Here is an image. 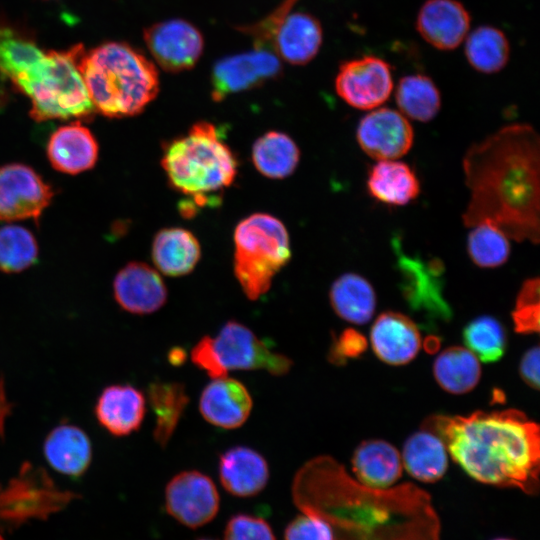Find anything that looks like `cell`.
Here are the masks:
<instances>
[{"label": "cell", "mask_w": 540, "mask_h": 540, "mask_svg": "<svg viewBox=\"0 0 540 540\" xmlns=\"http://www.w3.org/2000/svg\"><path fill=\"white\" fill-rule=\"evenodd\" d=\"M292 493L303 513L329 524L333 540L440 539V521L425 490L412 483L364 485L328 455L314 457L299 469Z\"/></svg>", "instance_id": "1"}, {"label": "cell", "mask_w": 540, "mask_h": 540, "mask_svg": "<svg viewBox=\"0 0 540 540\" xmlns=\"http://www.w3.org/2000/svg\"><path fill=\"white\" fill-rule=\"evenodd\" d=\"M470 191L463 224L490 223L510 240L540 239V139L529 124L506 125L467 150L462 161Z\"/></svg>", "instance_id": "2"}, {"label": "cell", "mask_w": 540, "mask_h": 540, "mask_svg": "<svg viewBox=\"0 0 540 540\" xmlns=\"http://www.w3.org/2000/svg\"><path fill=\"white\" fill-rule=\"evenodd\" d=\"M422 427L442 439L448 454L474 480L538 493L540 430L524 412L510 408L435 414Z\"/></svg>", "instance_id": "3"}, {"label": "cell", "mask_w": 540, "mask_h": 540, "mask_svg": "<svg viewBox=\"0 0 540 540\" xmlns=\"http://www.w3.org/2000/svg\"><path fill=\"white\" fill-rule=\"evenodd\" d=\"M77 67L94 109L108 117L136 115L159 92L154 63L124 42H107L88 52L82 48Z\"/></svg>", "instance_id": "4"}, {"label": "cell", "mask_w": 540, "mask_h": 540, "mask_svg": "<svg viewBox=\"0 0 540 540\" xmlns=\"http://www.w3.org/2000/svg\"><path fill=\"white\" fill-rule=\"evenodd\" d=\"M161 164L172 188L192 200L180 205L184 216L218 201V193L234 182L238 170L220 129L207 121L196 122L185 135L167 143Z\"/></svg>", "instance_id": "5"}, {"label": "cell", "mask_w": 540, "mask_h": 540, "mask_svg": "<svg viewBox=\"0 0 540 540\" xmlns=\"http://www.w3.org/2000/svg\"><path fill=\"white\" fill-rule=\"evenodd\" d=\"M82 48L44 52L11 80L30 99L35 120L79 118L94 111L77 67Z\"/></svg>", "instance_id": "6"}, {"label": "cell", "mask_w": 540, "mask_h": 540, "mask_svg": "<svg viewBox=\"0 0 540 540\" xmlns=\"http://www.w3.org/2000/svg\"><path fill=\"white\" fill-rule=\"evenodd\" d=\"M234 244L235 276L246 297L256 300L291 258L288 231L276 217L255 213L237 224Z\"/></svg>", "instance_id": "7"}, {"label": "cell", "mask_w": 540, "mask_h": 540, "mask_svg": "<svg viewBox=\"0 0 540 540\" xmlns=\"http://www.w3.org/2000/svg\"><path fill=\"white\" fill-rule=\"evenodd\" d=\"M74 494L58 489L41 469L25 464L19 475L0 487V519L20 524L62 509Z\"/></svg>", "instance_id": "8"}, {"label": "cell", "mask_w": 540, "mask_h": 540, "mask_svg": "<svg viewBox=\"0 0 540 540\" xmlns=\"http://www.w3.org/2000/svg\"><path fill=\"white\" fill-rule=\"evenodd\" d=\"M214 350L222 366L229 370H264L273 376H283L292 368V360L271 350L244 324L230 320L213 338Z\"/></svg>", "instance_id": "9"}, {"label": "cell", "mask_w": 540, "mask_h": 540, "mask_svg": "<svg viewBox=\"0 0 540 540\" xmlns=\"http://www.w3.org/2000/svg\"><path fill=\"white\" fill-rule=\"evenodd\" d=\"M393 87L390 64L374 55L341 63L335 77L338 96L349 106L360 110L380 107L389 99Z\"/></svg>", "instance_id": "10"}, {"label": "cell", "mask_w": 540, "mask_h": 540, "mask_svg": "<svg viewBox=\"0 0 540 540\" xmlns=\"http://www.w3.org/2000/svg\"><path fill=\"white\" fill-rule=\"evenodd\" d=\"M282 71L281 60L271 50H253L219 59L211 71V97L215 102L227 96L250 90L277 78Z\"/></svg>", "instance_id": "11"}, {"label": "cell", "mask_w": 540, "mask_h": 540, "mask_svg": "<svg viewBox=\"0 0 540 540\" xmlns=\"http://www.w3.org/2000/svg\"><path fill=\"white\" fill-rule=\"evenodd\" d=\"M143 37L157 65L169 73L192 69L204 49L201 31L179 18L152 24L144 30Z\"/></svg>", "instance_id": "12"}, {"label": "cell", "mask_w": 540, "mask_h": 540, "mask_svg": "<svg viewBox=\"0 0 540 540\" xmlns=\"http://www.w3.org/2000/svg\"><path fill=\"white\" fill-rule=\"evenodd\" d=\"M165 508L182 525L198 528L217 515L219 494L207 475L196 470L183 471L166 485Z\"/></svg>", "instance_id": "13"}, {"label": "cell", "mask_w": 540, "mask_h": 540, "mask_svg": "<svg viewBox=\"0 0 540 540\" xmlns=\"http://www.w3.org/2000/svg\"><path fill=\"white\" fill-rule=\"evenodd\" d=\"M356 139L362 151L379 160H396L406 155L414 141V131L397 110L378 107L370 110L359 122Z\"/></svg>", "instance_id": "14"}, {"label": "cell", "mask_w": 540, "mask_h": 540, "mask_svg": "<svg viewBox=\"0 0 540 540\" xmlns=\"http://www.w3.org/2000/svg\"><path fill=\"white\" fill-rule=\"evenodd\" d=\"M52 197L51 188L30 167H0V220L38 218Z\"/></svg>", "instance_id": "15"}, {"label": "cell", "mask_w": 540, "mask_h": 540, "mask_svg": "<svg viewBox=\"0 0 540 540\" xmlns=\"http://www.w3.org/2000/svg\"><path fill=\"white\" fill-rule=\"evenodd\" d=\"M400 267L403 295L411 310L424 318L423 324L432 328L436 323L448 322L452 310L442 294V266L436 261L424 266L419 261L403 258Z\"/></svg>", "instance_id": "16"}, {"label": "cell", "mask_w": 540, "mask_h": 540, "mask_svg": "<svg viewBox=\"0 0 540 540\" xmlns=\"http://www.w3.org/2000/svg\"><path fill=\"white\" fill-rule=\"evenodd\" d=\"M470 23V14L461 2L426 0L418 11L415 26L432 47L449 51L465 40Z\"/></svg>", "instance_id": "17"}, {"label": "cell", "mask_w": 540, "mask_h": 540, "mask_svg": "<svg viewBox=\"0 0 540 540\" xmlns=\"http://www.w3.org/2000/svg\"><path fill=\"white\" fill-rule=\"evenodd\" d=\"M370 344L381 361L392 366L405 365L420 351L419 326L403 313L385 311L372 324Z\"/></svg>", "instance_id": "18"}, {"label": "cell", "mask_w": 540, "mask_h": 540, "mask_svg": "<svg viewBox=\"0 0 540 540\" xmlns=\"http://www.w3.org/2000/svg\"><path fill=\"white\" fill-rule=\"evenodd\" d=\"M117 303L126 311L145 315L156 312L167 301V288L151 266L132 262L123 267L113 283Z\"/></svg>", "instance_id": "19"}, {"label": "cell", "mask_w": 540, "mask_h": 540, "mask_svg": "<svg viewBox=\"0 0 540 540\" xmlns=\"http://www.w3.org/2000/svg\"><path fill=\"white\" fill-rule=\"evenodd\" d=\"M323 30L319 20L304 12H287L276 24L271 50L286 63L305 65L319 52Z\"/></svg>", "instance_id": "20"}, {"label": "cell", "mask_w": 540, "mask_h": 540, "mask_svg": "<svg viewBox=\"0 0 540 540\" xmlns=\"http://www.w3.org/2000/svg\"><path fill=\"white\" fill-rule=\"evenodd\" d=\"M253 406L252 397L240 381L228 378L213 379L203 389L199 410L210 424L235 429L248 419Z\"/></svg>", "instance_id": "21"}, {"label": "cell", "mask_w": 540, "mask_h": 540, "mask_svg": "<svg viewBox=\"0 0 540 540\" xmlns=\"http://www.w3.org/2000/svg\"><path fill=\"white\" fill-rule=\"evenodd\" d=\"M219 477L224 489L233 496L251 497L268 483L269 467L265 458L247 446H234L219 458Z\"/></svg>", "instance_id": "22"}, {"label": "cell", "mask_w": 540, "mask_h": 540, "mask_svg": "<svg viewBox=\"0 0 540 540\" xmlns=\"http://www.w3.org/2000/svg\"><path fill=\"white\" fill-rule=\"evenodd\" d=\"M145 397L131 385H111L99 396L95 414L99 423L115 436L137 431L145 415Z\"/></svg>", "instance_id": "23"}, {"label": "cell", "mask_w": 540, "mask_h": 540, "mask_svg": "<svg viewBox=\"0 0 540 540\" xmlns=\"http://www.w3.org/2000/svg\"><path fill=\"white\" fill-rule=\"evenodd\" d=\"M47 153L55 169L76 174L95 164L98 146L94 136L85 126L73 122L58 128L51 135Z\"/></svg>", "instance_id": "24"}, {"label": "cell", "mask_w": 540, "mask_h": 540, "mask_svg": "<svg viewBox=\"0 0 540 540\" xmlns=\"http://www.w3.org/2000/svg\"><path fill=\"white\" fill-rule=\"evenodd\" d=\"M351 463L355 478L374 488H388L402 474L399 451L382 439L362 441L354 450Z\"/></svg>", "instance_id": "25"}, {"label": "cell", "mask_w": 540, "mask_h": 540, "mask_svg": "<svg viewBox=\"0 0 540 540\" xmlns=\"http://www.w3.org/2000/svg\"><path fill=\"white\" fill-rule=\"evenodd\" d=\"M369 194L379 202L404 206L420 193V182L413 169L403 161L379 160L369 170Z\"/></svg>", "instance_id": "26"}, {"label": "cell", "mask_w": 540, "mask_h": 540, "mask_svg": "<svg viewBox=\"0 0 540 540\" xmlns=\"http://www.w3.org/2000/svg\"><path fill=\"white\" fill-rule=\"evenodd\" d=\"M401 460L414 479L432 483L440 480L446 473L448 452L438 435L422 427L406 439Z\"/></svg>", "instance_id": "27"}, {"label": "cell", "mask_w": 540, "mask_h": 540, "mask_svg": "<svg viewBox=\"0 0 540 540\" xmlns=\"http://www.w3.org/2000/svg\"><path fill=\"white\" fill-rule=\"evenodd\" d=\"M200 256L199 241L184 228H164L154 237L152 259L158 270L165 275L177 277L190 273Z\"/></svg>", "instance_id": "28"}, {"label": "cell", "mask_w": 540, "mask_h": 540, "mask_svg": "<svg viewBox=\"0 0 540 540\" xmlns=\"http://www.w3.org/2000/svg\"><path fill=\"white\" fill-rule=\"evenodd\" d=\"M44 454L56 471L69 476H80L90 465L92 448L83 430L65 424L54 428L47 436Z\"/></svg>", "instance_id": "29"}, {"label": "cell", "mask_w": 540, "mask_h": 540, "mask_svg": "<svg viewBox=\"0 0 540 540\" xmlns=\"http://www.w3.org/2000/svg\"><path fill=\"white\" fill-rule=\"evenodd\" d=\"M329 299L334 312L344 321L355 325L368 323L377 305L372 284L353 272L340 275L332 283Z\"/></svg>", "instance_id": "30"}, {"label": "cell", "mask_w": 540, "mask_h": 540, "mask_svg": "<svg viewBox=\"0 0 540 540\" xmlns=\"http://www.w3.org/2000/svg\"><path fill=\"white\" fill-rule=\"evenodd\" d=\"M437 384L446 392L461 395L472 391L481 378L479 359L468 348L450 346L437 355L432 366Z\"/></svg>", "instance_id": "31"}, {"label": "cell", "mask_w": 540, "mask_h": 540, "mask_svg": "<svg viewBox=\"0 0 540 540\" xmlns=\"http://www.w3.org/2000/svg\"><path fill=\"white\" fill-rule=\"evenodd\" d=\"M300 150L294 140L279 131H269L260 136L252 147L255 168L268 178L282 179L297 168Z\"/></svg>", "instance_id": "32"}, {"label": "cell", "mask_w": 540, "mask_h": 540, "mask_svg": "<svg viewBox=\"0 0 540 540\" xmlns=\"http://www.w3.org/2000/svg\"><path fill=\"white\" fill-rule=\"evenodd\" d=\"M148 399L156 417L154 439L165 448L188 405L189 396L182 383L155 381L148 386Z\"/></svg>", "instance_id": "33"}, {"label": "cell", "mask_w": 540, "mask_h": 540, "mask_svg": "<svg viewBox=\"0 0 540 540\" xmlns=\"http://www.w3.org/2000/svg\"><path fill=\"white\" fill-rule=\"evenodd\" d=\"M395 100L407 119L429 122L441 108V94L434 81L424 74L402 77L395 90Z\"/></svg>", "instance_id": "34"}, {"label": "cell", "mask_w": 540, "mask_h": 540, "mask_svg": "<svg viewBox=\"0 0 540 540\" xmlns=\"http://www.w3.org/2000/svg\"><path fill=\"white\" fill-rule=\"evenodd\" d=\"M464 41L466 59L476 71L492 74L507 65L510 45L500 29L489 25L479 26L468 33Z\"/></svg>", "instance_id": "35"}, {"label": "cell", "mask_w": 540, "mask_h": 540, "mask_svg": "<svg viewBox=\"0 0 540 540\" xmlns=\"http://www.w3.org/2000/svg\"><path fill=\"white\" fill-rule=\"evenodd\" d=\"M463 340L466 348L485 363L500 360L507 348L504 326L490 315H481L469 321L463 329Z\"/></svg>", "instance_id": "36"}, {"label": "cell", "mask_w": 540, "mask_h": 540, "mask_svg": "<svg viewBox=\"0 0 540 540\" xmlns=\"http://www.w3.org/2000/svg\"><path fill=\"white\" fill-rule=\"evenodd\" d=\"M467 250L472 262L481 268H496L510 255V239L496 226L479 223L470 228Z\"/></svg>", "instance_id": "37"}, {"label": "cell", "mask_w": 540, "mask_h": 540, "mask_svg": "<svg viewBox=\"0 0 540 540\" xmlns=\"http://www.w3.org/2000/svg\"><path fill=\"white\" fill-rule=\"evenodd\" d=\"M38 254L34 236L17 225L0 228V270L20 272L32 265Z\"/></svg>", "instance_id": "38"}, {"label": "cell", "mask_w": 540, "mask_h": 540, "mask_svg": "<svg viewBox=\"0 0 540 540\" xmlns=\"http://www.w3.org/2000/svg\"><path fill=\"white\" fill-rule=\"evenodd\" d=\"M33 41L14 30L0 27V73L12 80L43 55Z\"/></svg>", "instance_id": "39"}, {"label": "cell", "mask_w": 540, "mask_h": 540, "mask_svg": "<svg viewBox=\"0 0 540 540\" xmlns=\"http://www.w3.org/2000/svg\"><path fill=\"white\" fill-rule=\"evenodd\" d=\"M540 281L538 277L526 279L515 300L512 311L514 329L520 334L539 332Z\"/></svg>", "instance_id": "40"}, {"label": "cell", "mask_w": 540, "mask_h": 540, "mask_svg": "<svg viewBox=\"0 0 540 540\" xmlns=\"http://www.w3.org/2000/svg\"><path fill=\"white\" fill-rule=\"evenodd\" d=\"M224 540H275V537L264 519L239 513L228 520Z\"/></svg>", "instance_id": "41"}, {"label": "cell", "mask_w": 540, "mask_h": 540, "mask_svg": "<svg viewBox=\"0 0 540 540\" xmlns=\"http://www.w3.org/2000/svg\"><path fill=\"white\" fill-rule=\"evenodd\" d=\"M284 540H333V534L325 520L303 513L287 525Z\"/></svg>", "instance_id": "42"}, {"label": "cell", "mask_w": 540, "mask_h": 540, "mask_svg": "<svg viewBox=\"0 0 540 540\" xmlns=\"http://www.w3.org/2000/svg\"><path fill=\"white\" fill-rule=\"evenodd\" d=\"M366 338L357 330L348 328L338 336H333L329 350V360L341 365L346 360L359 357L367 349Z\"/></svg>", "instance_id": "43"}, {"label": "cell", "mask_w": 540, "mask_h": 540, "mask_svg": "<svg viewBox=\"0 0 540 540\" xmlns=\"http://www.w3.org/2000/svg\"><path fill=\"white\" fill-rule=\"evenodd\" d=\"M191 360L200 369L204 370L212 379L227 376L226 369L220 363L214 350L213 338L203 336L191 350Z\"/></svg>", "instance_id": "44"}, {"label": "cell", "mask_w": 540, "mask_h": 540, "mask_svg": "<svg viewBox=\"0 0 540 540\" xmlns=\"http://www.w3.org/2000/svg\"><path fill=\"white\" fill-rule=\"evenodd\" d=\"M539 346L535 345L526 350L519 362V374L529 387L539 389Z\"/></svg>", "instance_id": "45"}, {"label": "cell", "mask_w": 540, "mask_h": 540, "mask_svg": "<svg viewBox=\"0 0 540 540\" xmlns=\"http://www.w3.org/2000/svg\"><path fill=\"white\" fill-rule=\"evenodd\" d=\"M186 359V353L182 348H173L168 355V360L172 365H181Z\"/></svg>", "instance_id": "46"}, {"label": "cell", "mask_w": 540, "mask_h": 540, "mask_svg": "<svg viewBox=\"0 0 540 540\" xmlns=\"http://www.w3.org/2000/svg\"><path fill=\"white\" fill-rule=\"evenodd\" d=\"M494 540H510V539H507V538H496Z\"/></svg>", "instance_id": "47"}, {"label": "cell", "mask_w": 540, "mask_h": 540, "mask_svg": "<svg viewBox=\"0 0 540 540\" xmlns=\"http://www.w3.org/2000/svg\"><path fill=\"white\" fill-rule=\"evenodd\" d=\"M198 540H213V539L201 538V539H198Z\"/></svg>", "instance_id": "48"}, {"label": "cell", "mask_w": 540, "mask_h": 540, "mask_svg": "<svg viewBox=\"0 0 540 540\" xmlns=\"http://www.w3.org/2000/svg\"><path fill=\"white\" fill-rule=\"evenodd\" d=\"M0 540H3V538L1 537V535H0Z\"/></svg>", "instance_id": "49"}]
</instances>
